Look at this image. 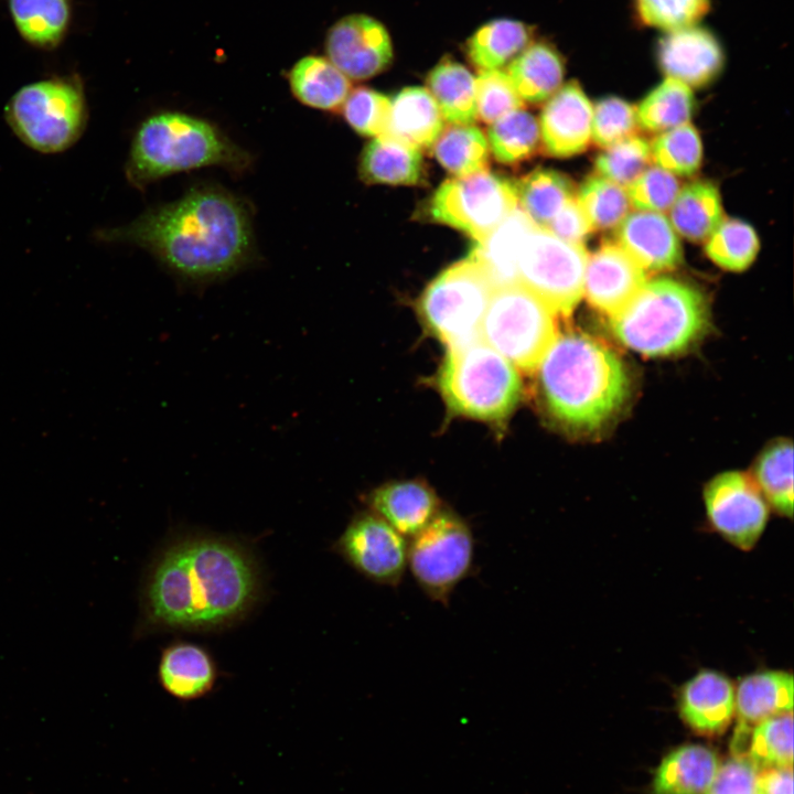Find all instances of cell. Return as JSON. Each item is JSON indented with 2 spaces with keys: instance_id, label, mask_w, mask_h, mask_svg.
<instances>
[{
  "instance_id": "1",
  "label": "cell",
  "mask_w": 794,
  "mask_h": 794,
  "mask_svg": "<svg viewBox=\"0 0 794 794\" xmlns=\"http://www.w3.org/2000/svg\"><path fill=\"white\" fill-rule=\"evenodd\" d=\"M96 237L141 247L191 285L227 278L254 255L249 205L216 185L192 187L179 200L152 207L126 225L98 230Z\"/></svg>"
},
{
  "instance_id": "2",
  "label": "cell",
  "mask_w": 794,
  "mask_h": 794,
  "mask_svg": "<svg viewBox=\"0 0 794 794\" xmlns=\"http://www.w3.org/2000/svg\"><path fill=\"white\" fill-rule=\"evenodd\" d=\"M260 590L253 556L238 543L191 536L165 548L146 576L141 629L212 630L243 618Z\"/></svg>"
},
{
  "instance_id": "3",
  "label": "cell",
  "mask_w": 794,
  "mask_h": 794,
  "mask_svg": "<svg viewBox=\"0 0 794 794\" xmlns=\"http://www.w3.org/2000/svg\"><path fill=\"white\" fill-rule=\"evenodd\" d=\"M537 366L547 411L570 431L602 430L630 397L631 382L622 360L584 333L557 335Z\"/></svg>"
},
{
  "instance_id": "4",
  "label": "cell",
  "mask_w": 794,
  "mask_h": 794,
  "mask_svg": "<svg viewBox=\"0 0 794 794\" xmlns=\"http://www.w3.org/2000/svg\"><path fill=\"white\" fill-rule=\"evenodd\" d=\"M251 158L214 124L184 112L162 111L146 118L132 138L125 165L139 190L173 173L205 167L245 171Z\"/></svg>"
},
{
  "instance_id": "5",
  "label": "cell",
  "mask_w": 794,
  "mask_h": 794,
  "mask_svg": "<svg viewBox=\"0 0 794 794\" xmlns=\"http://www.w3.org/2000/svg\"><path fill=\"white\" fill-rule=\"evenodd\" d=\"M610 320L613 334L629 348L668 356L688 350L705 335L709 308L695 287L663 277L646 281Z\"/></svg>"
},
{
  "instance_id": "6",
  "label": "cell",
  "mask_w": 794,
  "mask_h": 794,
  "mask_svg": "<svg viewBox=\"0 0 794 794\" xmlns=\"http://www.w3.org/2000/svg\"><path fill=\"white\" fill-rule=\"evenodd\" d=\"M4 118L14 135L42 153L67 150L87 126L88 108L77 75H54L19 88L4 108Z\"/></svg>"
},
{
  "instance_id": "7",
  "label": "cell",
  "mask_w": 794,
  "mask_h": 794,
  "mask_svg": "<svg viewBox=\"0 0 794 794\" xmlns=\"http://www.w3.org/2000/svg\"><path fill=\"white\" fill-rule=\"evenodd\" d=\"M439 384L454 412L482 420L504 419L522 396L515 366L481 337L449 347Z\"/></svg>"
},
{
  "instance_id": "8",
  "label": "cell",
  "mask_w": 794,
  "mask_h": 794,
  "mask_svg": "<svg viewBox=\"0 0 794 794\" xmlns=\"http://www.w3.org/2000/svg\"><path fill=\"white\" fill-rule=\"evenodd\" d=\"M555 315L538 296L519 283L496 287L480 337L514 366L530 371L557 336Z\"/></svg>"
},
{
  "instance_id": "9",
  "label": "cell",
  "mask_w": 794,
  "mask_h": 794,
  "mask_svg": "<svg viewBox=\"0 0 794 794\" xmlns=\"http://www.w3.org/2000/svg\"><path fill=\"white\" fill-rule=\"evenodd\" d=\"M408 540L407 569L428 599L447 607L474 566L472 528L453 511L441 508Z\"/></svg>"
},
{
  "instance_id": "10",
  "label": "cell",
  "mask_w": 794,
  "mask_h": 794,
  "mask_svg": "<svg viewBox=\"0 0 794 794\" xmlns=\"http://www.w3.org/2000/svg\"><path fill=\"white\" fill-rule=\"evenodd\" d=\"M495 287L470 256L443 270L425 290L419 309L426 325L448 346L480 337Z\"/></svg>"
},
{
  "instance_id": "11",
  "label": "cell",
  "mask_w": 794,
  "mask_h": 794,
  "mask_svg": "<svg viewBox=\"0 0 794 794\" xmlns=\"http://www.w3.org/2000/svg\"><path fill=\"white\" fill-rule=\"evenodd\" d=\"M588 253L582 244L562 240L534 225L516 255V280L556 314L569 315L583 294Z\"/></svg>"
},
{
  "instance_id": "12",
  "label": "cell",
  "mask_w": 794,
  "mask_h": 794,
  "mask_svg": "<svg viewBox=\"0 0 794 794\" xmlns=\"http://www.w3.org/2000/svg\"><path fill=\"white\" fill-rule=\"evenodd\" d=\"M515 183L489 170L444 181L430 204L431 218L457 228L478 243L517 208Z\"/></svg>"
},
{
  "instance_id": "13",
  "label": "cell",
  "mask_w": 794,
  "mask_h": 794,
  "mask_svg": "<svg viewBox=\"0 0 794 794\" xmlns=\"http://www.w3.org/2000/svg\"><path fill=\"white\" fill-rule=\"evenodd\" d=\"M408 543L406 537L369 511L351 519L333 549L368 581L396 588L408 568Z\"/></svg>"
},
{
  "instance_id": "14",
  "label": "cell",
  "mask_w": 794,
  "mask_h": 794,
  "mask_svg": "<svg viewBox=\"0 0 794 794\" xmlns=\"http://www.w3.org/2000/svg\"><path fill=\"white\" fill-rule=\"evenodd\" d=\"M707 515L713 527L734 546L749 550L761 536L768 507L757 484L744 473L730 471L705 489Z\"/></svg>"
},
{
  "instance_id": "15",
  "label": "cell",
  "mask_w": 794,
  "mask_h": 794,
  "mask_svg": "<svg viewBox=\"0 0 794 794\" xmlns=\"http://www.w3.org/2000/svg\"><path fill=\"white\" fill-rule=\"evenodd\" d=\"M328 58L348 78L367 79L386 69L393 45L386 28L365 14L342 18L328 31Z\"/></svg>"
},
{
  "instance_id": "16",
  "label": "cell",
  "mask_w": 794,
  "mask_h": 794,
  "mask_svg": "<svg viewBox=\"0 0 794 794\" xmlns=\"http://www.w3.org/2000/svg\"><path fill=\"white\" fill-rule=\"evenodd\" d=\"M646 281L643 268L618 244L605 242L588 256L583 294L594 309L612 318Z\"/></svg>"
},
{
  "instance_id": "17",
  "label": "cell",
  "mask_w": 794,
  "mask_h": 794,
  "mask_svg": "<svg viewBox=\"0 0 794 794\" xmlns=\"http://www.w3.org/2000/svg\"><path fill=\"white\" fill-rule=\"evenodd\" d=\"M663 73L688 87H702L722 71L725 53L718 39L697 25L667 32L656 51Z\"/></svg>"
},
{
  "instance_id": "18",
  "label": "cell",
  "mask_w": 794,
  "mask_h": 794,
  "mask_svg": "<svg viewBox=\"0 0 794 794\" xmlns=\"http://www.w3.org/2000/svg\"><path fill=\"white\" fill-rule=\"evenodd\" d=\"M793 676L782 670H765L744 677L736 690L737 726L731 753L747 758L751 732L768 718L792 712Z\"/></svg>"
},
{
  "instance_id": "19",
  "label": "cell",
  "mask_w": 794,
  "mask_h": 794,
  "mask_svg": "<svg viewBox=\"0 0 794 794\" xmlns=\"http://www.w3.org/2000/svg\"><path fill=\"white\" fill-rule=\"evenodd\" d=\"M592 105L576 81L561 86L545 105L539 133L546 152L567 158L583 152L591 140Z\"/></svg>"
},
{
  "instance_id": "20",
  "label": "cell",
  "mask_w": 794,
  "mask_h": 794,
  "mask_svg": "<svg viewBox=\"0 0 794 794\" xmlns=\"http://www.w3.org/2000/svg\"><path fill=\"white\" fill-rule=\"evenodd\" d=\"M616 227L618 245L645 271L670 270L680 264V242L662 213L637 211Z\"/></svg>"
},
{
  "instance_id": "21",
  "label": "cell",
  "mask_w": 794,
  "mask_h": 794,
  "mask_svg": "<svg viewBox=\"0 0 794 794\" xmlns=\"http://www.w3.org/2000/svg\"><path fill=\"white\" fill-rule=\"evenodd\" d=\"M372 513L410 539L440 512L436 492L421 481H396L373 490L366 498Z\"/></svg>"
},
{
  "instance_id": "22",
  "label": "cell",
  "mask_w": 794,
  "mask_h": 794,
  "mask_svg": "<svg viewBox=\"0 0 794 794\" xmlns=\"http://www.w3.org/2000/svg\"><path fill=\"white\" fill-rule=\"evenodd\" d=\"M734 707L736 690L731 682L717 672L698 673L680 690V717L698 733L717 736L726 731Z\"/></svg>"
},
{
  "instance_id": "23",
  "label": "cell",
  "mask_w": 794,
  "mask_h": 794,
  "mask_svg": "<svg viewBox=\"0 0 794 794\" xmlns=\"http://www.w3.org/2000/svg\"><path fill=\"white\" fill-rule=\"evenodd\" d=\"M162 688L181 700H192L210 693L216 680V667L210 653L187 642H176L163 650L158 669Z\"/></svg>"
},
{
  "instance_id": "24",
  "label": "cell",
  "mask_w": 794,
  "mask_h": 794,
  "mask_svg": "<svg viewBox=\"0 0 794 794\" xmlns=\"http://www.w3.org/2000/svg\"><path fill=\"white\" fill-rule=\"evenodd\" d=\"M18 35L41 51L57 49L69 33L73 0H6Z\"/></svg>"
},
{
  "instance_id": "25",
  "label": "cell",
  "mask_w": 794,
  "mask_h": 794,
  "mask_svg": "<svg viewBox=\"0 0 794 794\" xmlns=\"http://www.w3.org/2000/svg\"><path fill=\"white\" fill-rule=\"evenodd\" d=\"M443 129L440 109L423 87H407L390 100L389 118L383 135L418 150L432 147Z\"/></svg>"
},
{
  "instance_id": "26",
  "label": "cell",
  "mask_w": 794,
  "mask_h": 794,
  "mask_svg": "<svg viewBox=\"0 0 794 794\" xmlns=\"http://www.w3.org/2000/svg\"><path fill=\"white\" fill-rule=\"evenodd\" d=\"M720 766L709 748L686 744L668 753L653 781L655 794H705Z\"/></svg>"
},
{
  "instance_id": "27",
  "label": "cell",
  "mask_w": 794,
  "mask_h": 794,
  "mask_svg": "<svg viewBox=\"0 0 794 794\" xmlns=\"http://www.w3.org/2000/svg\"><path fill=\"white\" fill-rule=\"evenodd\" d=\"M288 81L301 104L321 110H339L351 92L350 79L328 57L318 55L299 60Z\"/></svg>"
},
{
  "instance_id": "28",
  "label": "cell",
  "mask_w": 794,
  "mask_h": 794,
  "mask_svg": "<svg viewBox=\"0 0 794 794\" xmlns=\"http://www.w3.org/2000/svg\"><path fill=\"white\" fill-rule=\"evenodd\" d=\"M422 171L420 150L387 135L375 137L361 157V178L371 184H417Z\"/></svg>"
},
{
  "instance_id": "29",
  "label": "cell",
  "mask_w": 794,
  "mask_h": 794,
  "mask_svg": "<svg viewBox=\"0 0 794 794\" xmlns=\"http://www.w3.org/2000/svg\"><path fill=\"white\" fill-rule=\"evenodd\" d=\"M564 61L544 42L530 43L508 65L507 74L523 100L538 104L549 99L564 79Z\"/></svg>"
},
{
  "instance_id": "30",
  "label": "cell",
  "mask_w": 794,
  "mask_h": 794,
  "mask_svg": "<svg viewBox=\"0 0 794 794\" xmlns=\"http://www.w3.org/2000/svg\"><path fill=\"white\" fill-rule=\"evenodd\" d=\"M535 223L516 208L469 255L491 278L494 287L517 283L516 255L522 238Z\"/></svg>"
},
{
  "instance_id": "31",
  "label": "cell",
  "mask_w": 794,
  "mask_h": 794,
  "mask_svg": "<svg viewBox=\"0 0 794 794\" xmlns=\"http://www.w3.org/2000/svg\"><path fill=\"white\" fill-rule=\"evenodd\" d=\"M427 89L450 125H471L475 120V78L464 65L443 58L429 73Z\"/></svg>"
},
{
  "instance_id": "32",
  "label": "cell",
  "mask_w": 794,
  "mask_h": 794,
  "mask_svg": "<svg viewBox=\"0 0 794 794\" xmlns=\"http://www.w3.org/2000/svg\"><path fill=\"white\" fill-rule=\"evenodd\" d=\"M532 37V28L521 21L492 20L468 40L466 54L480 71L500 69L525 50Z\"/></svg>"
},
{
  "instance_id": "33",
  "label": "cell",
  "mask_w": 794,
  "mask_h": 794,
  "mask_svg": "<svg viewBox=\"0 0 794 794\" xmlns=\"http://www.w3.org/2000/svg\"><path fill=\"white\" fill-rule=\"evenodd\" d=\"M669 210L673 228L691 242L707 239L722 221L719 191L706 181H696L679 190Z\"/></svg>"
},
{
  "instance_id": "34",
  "label": "cell",
  "mask_w": 794,
  "mask_h": 794,
  "mask_svg": "<svg viewBox=\"0 0 794 794\" xmlns=\"http://www.w3.org/2000/svg\"><path fill=\"white\" fill-rule=\"evenodd\" d=\"M521 210L545 227L565 204L575 197L572 182L551 169H536L515 183Z\"/></svg>"
},
{
  "instance_id": "35",
  "label": "cell",
  "mask_w": 794,
  "mask_h": 794,
  "mask_svg": "<svg viewBox=\"0 0 794 794\" xmlns=\"http://www.w3.org/2000/svg\"><path fill=\"white\" fill-rule=\"evenodd\" d=\"M438 162L455 176L487 170L489 143L483 132L472 125H450L442 129L432 144Z\"/></svg>"
},
{
  "instance_id": "36",
  "label": "cell",
  "mask_w": 794,
  "mask_h": 794,
  "mask_svg": "<svg viewBox=\"0 0 794 794\" xmlns=\"http://www.w3.org/2000/svg\"><path fill=\"white\" fill-rule=\"evenodd\" d=\"M694 106L690 87L666 77L639 105L637 124L647 131L664 132L688 122Z\"/></svg>"
},
{
  "instance_id": "37",
  "label": "cell",
  "mask_w": 794,
  "mask_h": 794,
  "mask_svg": "<svg viewBox=\"0 0 794 794\" xmlns=\"http://www.w3.org/2000/svg\"><path fill=\"white\" fill-rule=\"evenodd\" d=\"M487 137L489 149L496 161L518 164L537 151L539 125L530 112L518 109L491 124Z\"/></svg>"
},
{
  "instance_id": "38",
  "label": "cell",
  "mask_w": 794,
  "mask_h": 794,
  "mask_svg": "<svg viewBox=\"0 0 794 794\" xmlns=\"http://www.w3.org/2000/svg\"><path fill=\"white\" fill-rule=\"evenodd\" d=\"M755 481L769 503L781 514L793 512V448L781 440L764 450L755 465Z\"/></svg>"
},
{
  "instance_id": "39",
  "label": "cell",
  "mask_w": 794,
  "mask_h": 794,
  "mask_svg": "<svg viewBox=\"0 0 794 794\" xmlns=\"http://www.w3.org/2000/svg\"><path fill=\"white\" fill-rule=\"evenodd\" d=\"M747 759L758 771L793 766L792 712L768 718L753 728Z\"/></svg>"
},
{
  "instance_id": "40",
  "label": "cell",
  "mask_w": 794,
  "mask_h": 794,
  "mask_svg": "<svg viewBox=\"0 0 794 794\" xmlns=\"http://www.w3.org/2000/svg\"><path fill=\"white\" fill-rule=\"evenodd\" d=\"M576 200L592 229L616 227L631 206L624 187L600 175L588 178Z\"/></svg>"
},
{
  "instance_id": "41",
  "label": "cell",
  "mask_w": 794,
  "mask_h": 794,
  "mask_svg": "<svg viewBox=\"0 0 794 794\" xmlns=\"http://www.w3.org/2000/svg\"><path fill=\"white\" fill-rule=\"evenodd\" d=\"M707 256L718 266L730 271H742L754 260L759 239L754 229L738 219L721 221L707 238Z\"/></svg>"
},
{
  "instance_id": "42",
  "label": "cell",
  "mask_w": 794,
  "mask_h": 794,
  "mask_svg": "<svg viewBox=\"0 0 794 794\" xmlns=\"http://www.w3.org/2000/svg\"><path fill=\"white\" fill-rule=\"evenodd\" d=\"M657 167L674 175H693L700 167L702 148L694 126L686 122L661 133L651 144Z\"/></svg>"
},
{
  "instance_id": "43",
  "label": "cell",
  "mask_w": 794,
  "mask_h": 794,
  "mask_svg": "<svg viewBox=\"0 0 794 794\" xmlns=\"http://www.w3.org/2000/svg\"><path fill=\"white\" fill-rule=\"evenodd\" d=\"M651 160V144L646 139L633 135L600 153L596 160V170L600 176L627 187L650 167Z\"/></svg>"
},
{
  "instance_id": "44",
  "label": "cell",
  "mask_w": 794,
  "mask_h": 794,
  "mask_svg": "<svg viewBox=\"0 0 794 794\" xmlns=\"http://www.w3.org/2000/svg\"><path fill=\"white\" fill-rule=\"evenodd\" d=\"M642 24L666 32L696 25L709 11L710 0H635Z\"/></svg>"
},
{
  "instance_id": "45",
  "label": "cell",
  "mask_w": 794,
  "mask_h": 794,
  "mask_svg": "<svg viewBox=\"0 0 794 794\" xmlns=\"http://www.w3.org/2000/svg\"><path fill=\"white\" fill-rule=\"evenodd\" d=\"M475 101L476 116L485 124L524 107L508 74L500 69L480 72L475 78Z\"/></svg>"
},
{
  "instance_id": "46",
  "label": "cell",
  "mask_w": 794,
  "mask_h": 794,
  "mask_svg": "<svg viewBox=\"0 0 794 794\" xmlns=\"http://www.w3.org/2000/svg\"><path fill=\"white\" fill-rule=\"evenodd\" d=\"M342 108L345 120L360 135L378 137L386 131L390 100L382 93L357 87L350 92Z\"/></svg>"
},
{
  "instance_id": "47",
  "label": "cell",
  "mask_w": 794,
  "mask_h": 794,
  "mask_svg": "<svg viewBox=\"0 0 794 794\" xmlns=\"http://www.w3.org/2000/svg\"><path fill=\"white\" fill-rule=\"evenodd\" d=\"M637 124L636 109L619 97H608L592 107L591 139L608 148L633 136Z\"/></svg>"
},
{
  "instance_id": "48",
  "label": "cell",
  "mask_w": 794,
  "mask_h": 794,
  "mask_svg": "<svg viewBox=\"0 0 794 794\" xmlns=\"http://www.w3.org/2000/svg\"><path fill=\"white\" fill-rule=\"evenodd\" d=\"M679 190L675 175L656 165L648 167L629 185L626 194L636 210L663 213L670 208Z\"/></svg>"
},
{
  "instance_id": "49",
  "label": "cell",
  "mask_w": 794,
  "mask_h": 794,
  "mask_svg": "<svg viewBox=\"0 0 794 794\" xmlns=\"http://www.w3.org/2000/svg\"><path fill=\"white\" fill-rule=\"evenodd\" d=\"M757 774L748 759L732 757L719 766L705 794H758Z\"/></svg>"
},
{
  "instance_id": "50",
  "label": "cell",
  "mask_w": 794,
  "mask_h": 794,
  "mask_svg": "<svg viewBox=\"0 0 794 794\" xmlns=\"http://www.w3.org/2000/svg\"><path fill=\"white\" fill-rule=\"evenodd\" d=\"M545 228L562 240L582 245L592 232L576 196L565 204Z\"/></svg>"
},
{
  "instance_id": "51",
  "label": "cell",
  "mask_w": 794,
  "mask_h": 794,
  "mask_svg": "<svg viewBox=\"0 0 794 794\" xmlns=\"http://www.w3.org/2000/svg\"><path fill=\"white\" fill-rule=\"evenodd\" d=\"M758 794H793L792 768H774L758 771Z\"/></svg>"
}]
</instances>
